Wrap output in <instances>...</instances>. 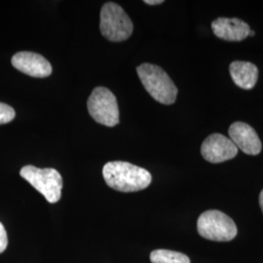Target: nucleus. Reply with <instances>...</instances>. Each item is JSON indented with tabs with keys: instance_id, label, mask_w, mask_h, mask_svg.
Segmentation results:
<instances>
[{
	"instance_id": "f257e3e1",
	"label": "nucleus",
	"mask_w": 263,
	"mask_h": 263,
	"mask_svg": "<svg viewBox=\"0 0 263 263\" xmlns=\"http://www.w3.org/2000/svg\"><path fill=\"white\" fill-rule=\"evenodd\" d=\"M103 176L109 187L120 192H136L145 189L152 180L147 170L123 161L106 163Z\"/></svg>"
},
{
	"instance_id": "f03ea898",
	"label": "nucleus",
	"mask_w": 263,
	"mask_h": 263,
	"mask_svg": "<svg viewBox=\"0 0 263 263\" xmlns=\"http://www.w3.org/2000/svg\"><path fill=\"white\" fill-rule=\"evenodd\" d=\"M137 72L143 87L155 101L167 105L176 102L178 88L163 68L151 64H142L138 66Z\"/></svg>"
},
{
	"instance_id": "7ed1b4c3",
	"label": "nucleus",
	"mask_w": 263,
	"mask_h": 263,
	"mask_svg": "<svg viewBox=\"0 0 263 263\" xmlns=\"http://www.w3.org/2000/svg\"><path fill=\"white\" fill-rule=\"evenodd\" d=\"M100 29L107 40L120 42L131 36L134 26L120 5L107 2L101 10Z\"/></svg>"
},
{
	"instance_id": "20e7f679",
	"label": "nucleus",
	"mask_w": 263,
	"mask_h": 263,
	"mask_svg": "<svg viewBox=\"0 0 263 263\" xmlns=\"http://www.w3.org/2000/svg\"><path fill=\"white\" fill-rule=\"evenodd\" d=\"M20 175L28 183L41 193L49 203H57L62 196L63 179L61 174L55 169H39L28 165L23 167Z\"/></svg>"
},
{
	"instance_id": "39448f33",
	"label": "nucleus",
	"mask_w": 263,
	"mask_h": 263,
	"mask_svg": "<svg viewBox=\"0 0 263 263\" xmlns=\"http://www.w3.org/2000/svg\"><path fill=\"white\" fill-rule=\"evenodd\" d=\"M197 229L203 238L216 242H228L237 235V226L232 218L217 210H210L199 216Z\"/></svg>"
},
{
	"instance_id": "423d86ee",
	"label": "nucleus",
	"mask_w": 263,
	"mask_h": 263,
	"mask_svg": "<svg viewBox=\"0 0 263 263\" xmlns=\"http://www.w3.org/2000/svg\"><path fill=\"white\" fill-rule=\"evenodd\" d=\"M88 111L96 122L107 127L119 123V108L115 96L104 87H98L88 99Z\"/></svg>"
},
{
	"instance_id": "0eeeda50",
	"label": "nucleus",
	"mask_w": 263,
	"mask_h": 263,
	"mask_svg": "<svg viewBox=\"0 0 263 263\" xmlns=\"http://www.w3.org/2000/svg\"><path fill=\"white\" fill-rule=\"evenodd\" d=\"M202 156L210 163H221L233 159L238 153L234 142L221 134H213L203 141Z\"/></svg>"
},
{
	"instance_id": "6e6552de",
	"label": "nucleus",
	"mask_w": 263,
	"mask_h": 263,
	"mask_svg": "<svg viewBox=\"0 0 263 263\" xmlns=\"http://www.w3.org/2000/svg\"><path fill=\"white\" fill-rule=\"evenodd\" d=\"M11 63L21 72L37 78L48 77L53 70L44 57L33 52H19L13 56Z\"/></svg>"
},
{
	"instance_id": "1a4fd4ad",
	"label": "nucleus",
	"mask_w": 263,
	"mask_h": 263,
	"mask_svg": "<svg viewBox=\"0 0 263 263\" xmlns=\"http://www.w3.org/2000/svg\"><path fill=\"white\" fill-rule=\"evenodd\" d=\"M230 140L234 142L237 148L246 154L257 155L260 153L262 144L256 132L249 124L244 122L233 123L229 128Z\"/></svg>"
},
{
	"instance_id": "9d476101",
	"label": "nucleus",
	"mask_w": 263,
	"mask_h": 263,
	"mask_svg": "<svg viewBox=\"0 0 263 263\" xmlns=\"http://www.w3.org/2000/svg\"><path fill=\"white\" fill-rule=\"evenodd\" d=\"M212 29L216 37L226 41H242L248 37L251 28L244 21L236 18H218L212 23Z\"/></svg>"
},
{
	"instance_id": "9b49d317",
	"label": "nucleus",
	"mask_w": 263,
	"mask_h": 263,
	"mask_svg": "<svg viewBox=\"0 0 263 263\" xmlns=\"http://www.w3.org/2000/svg\"><path fill=\"white\" fill-rule=\"evenodd\" d=\"M229 70L234 83L242 89L251 90L257 82L258 69L250 62L235 61L231 63Z\"/></svg>"
},
{
	"instance_id": "f8f14e48",
	"label": "nucleus",
	"mask_w": 263,
	"mask_h": 263,
	"mask_svg": "<svg viewBox=\"0 0 263 263\" xmlns=\"http://www.w3.org/2000/svg\"><path fill=\"white\" fill-rule=\"evenodd\" d=\"M152 263H190L187 255L170 250H155L151 254Z\"/></svg>"
},
{
	"instance_id": "ddd939ff",
	"label": "nucleus",
	"mask_w": 263,
	"mask_h": 263,
	"mask_svg": "<svg viewBox=\"0 0 263 263\" xmlns=\"http://www.w3.org/2000/svg\"><path fill=\"white\" fill-rule=\"evenodd\" d=\"M16 112L13 107L3 103H0V125L9 123L15 118Z\"/></svg>"
},
{
	"instance_id": "4468645a",
	"label": "nucleus",
	"mask_w": 263,
	"mask_h": 263,
	"mask_svg": "<svg viewBox=\"0 0 263 263\" xmlns=\"http://www.w3.org/2000/svg\"><path fill=\"white\" fill-rule=\"evenodd\" d=\"M8 246V237L3 224L0 222V254H2Z\"/></svg>"
},
{
	"instance_id": "2eb2a0df",
	"label": "nucleus",
	"mask_w": 263,
	"mask_h": 263,
	"mask_svg": "<svg viewBox=\"0 0 263 263\" xmlns=\"http://www.w3.org/2000/svg\"><path fill=\"white\" fill-rule=\"evenodd\" d=\"M164 1L163 0H145L144 3L148 4V5H158V4H162Z\"/></svg>"
},
{
	"instance_id": "dca6fc26",
	"label": "nucleus",
	"mask_w": 263,
	"mask_h": 263,
	"mask_svg": "<svg viewBox=\"0 0 263 263\" xmlns=\"http://www.w3.org/2000/svg\"><path fill=\"white\" fill-rule=\"evenodd\" d=\"M259 205H260L263 213V190L260 192V195H259Z\"/></svg>"
},
{
	"instance_id": "f3484780",
	"label": "nucleus",
	"mask_w": 263,
	"mask_h": 263,
	"mask_svg": "<svg viewBox=\"0 0 263 263\" xmlns=\"http://www.w3.org/2000/svg\"><path fill=\"white\" fill-rule=\"evenodd\" d=\"M249 35H251V36H254V31H253V30H251V31H250V33H249Z\"/></svg>"
}]
</instances>
